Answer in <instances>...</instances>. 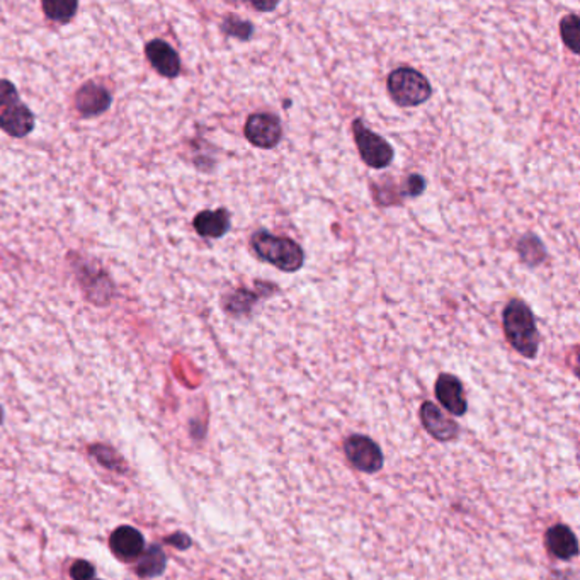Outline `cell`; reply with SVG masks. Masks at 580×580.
<instances>
[{
    "label": "cell",
    "mask_w": 580,
    "mask_h": 580,
    "mask_svg": "<svg viewBox=\"0 0 580 580\" xmlns=\"http://www.w3.org/2000/svg\"><path fill=\"white\" fill-rule=\"evenodd\" d=\"M19 103V92L11 80L0 78V106H13Z\"/></svg>",
    "instance_id": "603a6c76"
},
{
    "label": "cell",
    "mask_w": 580,
    "mask_h": 580,
    "mask_svg": "<svg viewBox=\"0 0 580 580\" xmlns=\"http://www.w3.org/2000/svg\"><path fill=\"white\" fill-rule=\"evenodd\" d=\"M244 135L250 145L270 150L281 142L283 125L281 119L272 113H254L247 117Z\"/></svg>",
    "instance_id": "8992f818"
},
{
    "label": "cell",
    "mask_w": 580,
    "mask_h": 580,
    "mask_svg": "<svg viewBox=\"0 0 580 580\" xmlns=\"http://www.w3.org/2000/svg\"><path fill=\"white\" fill-rule=\"evenodd\" d=\"M258 293L240 288V290L233 291L232 295L225 298L223 309L227 310L233 317H242V315L250 313V310L258 303Z\"/></svg>",
    "instance_id": "e0dca14e"
},
{
    "label": "cell",
    "mask_w": 580,
    "mask_h": 580,
    "mask_svg": "<svg viewBox=\"0 0 580 580\" xmlns=\"http://www.w3.org/2000/svg\"><path fill=\"white\" fill-rule=\"evenodd\" d=\"M111 94L97 82L84 84L76 94V107L80 117H94L104 115L111 107Z\"/></svg>",
    "instance_id": "30bf717a"
},
{
    "label": "cell",
    "mask_w": 580,
    "mask_h": 580,
    "mask_svg": "<svg viewBox=\"0 0 580 580\" xmlns=\"http://www.w3.org/2000/svg\"><path fill=\"white\" fill-rule=\"evenodd\" d=\"M194 230L205 239H221L232 227L230 211L225 208L199 211L193 219Z\"/></svg>",
    "instance_id": "4fadbf2b"
},
{
    "label": "cell",
    "mask_w": 580,
    "mask_h": 580,
    "mask_svg": "<svg viewBox=\"0 0 580 580\" xmlns=\"http://www.w3.org/2000/svg\"><path fill=\"white\" fill-rule=\"evenodd\" d=\"M544 546L550 556L570 562L579 555V542L567 524H554L544 533Z\"/></svg>",
    "instance_id": "8fae6325"
},
{
    "label": "cell",
    "mask_w": 580,
    "mask_h": 580,
    "mask_svg": "<svg viewBox=\"0 0 580 580\" xmlns=\"http://www.w3.org/2000/svg\"><path fill=\"white\" fill-rule=\"evenodd\" d=\"M2 421H4V412H2V407H0V424H2Z\"/></svg>",
    "instance_id": "83f0119b"
},
{
    "label": "cell",
    "mask_w": 580,
    "mask_h": 580,
    "mask_svg": "<svg viewBox=\"0 0 580 580\" xmlns=\"http://www.w3.org/2000/svg\"><path fill=\"white\" fill-rule=\"evenodd\" d=\"M147 60L166 78H176L181 74V58L164 39H152L145 46Z\"/></svg>",
    "instance_id": "9c48e42d"
},
{
    "label": "cell",
    "mask_w": 580,
    "mask_h": 580,
    "mask_svg": "<svg viewBox=\"0 0 580 580\" xmlns=\"http://www.w3.org/2000/svg\"><path fill=\"white\" fill-rule=\"evenodd\" d=\"M89 452H91L92 458L104 468L117 472V473H127V468H128L127 462L111 446L97 443V444H92Z\"/></svg>",
    "instance_id": "d6986e66"
},
{
    "label": "cell",
    "mask_w": 580,
    "mask_h": 580,
    "mask_svg": "<svg viewBox=\"0 0 580 580\" xmlns=\"http://www.w3.org/2000/svg\"><path fill=\"white\" fill-rule=\"evenodd\" d=\"M41 9L46 15V19H50L53 23H58V25H66L68 21H72L76 17L78 2H74V0H45L41 4Z\"/></svg>",
    "instance_id": "2e32d148"
},
{
    "label": "cell",
    "mask_w": 580,
    "mask_h": 580,
    "mask_svg": "<svg viewBox=\"0 0 580 580\" xmlns=\"http://www.w3.org/2000/svg\"><path fill=\"white\" fill-rule=\"evenodd\" d=\"M166 543L184 552V550H189V548H191L193 540H191L189 534H186V533H174V534H170V536L166 538Z\"/></svg>",
    "instance_id": "d4e9b609"
},
{
    "label": "cell",
    "mask_w": 580,
    "mask_h": 580,
    "mask_svg": "<svg viewBox=\"0 0 580 580\" xmlns=\"http://www.w3.org/2000/svg\"><path fill=\"white\" fill-rule=\"evenodd\" d=\"M552 580H579L574 570H555Z\"/></svg>",
    "instance_id": "484cf974"
},
{
    "label": "cell",
    "mask_w": 580,
    "mask_h": 580,
    "mask_svg": "<svg viewBox=\"0 0 580 580\" xmlns=\"http://www.w3.org/2000/svg\"><path fill=\"white\" fill-rule=\"evenodd\" d=\"M70 575L74 580H94L96 577V568L91 562L86 560H77L72 567H70Z\"/></svg>",
    "instance_id": "cb8c5ba5"
},
{
    "label": "cell",
    "mask_w": 580,
    "mask_h": 580,
    "mask_svg": "<svg viewBox=\"0 0 580 580\" xmlns=\"http://www.w3.org/2000/svg\"><path fill=\"white\" fill-rule=\"evenodd\" d=\"M427 182L421 174H411L405 182L402 184L400 194L403 198H417L426 191Z\"/></svg>",
    "instance_id": "7402d4cb"
},
{
    "label": "cell",
    "mask_w": 580,
    "mask_h": 580,
    "mask_svg": "<svg viewBox=\"0 0 580 580\" xmlns=\"http://www.w3.org/2000/svg\"><path fill=\"white\" fill-rule=\"evenodd\" d=\"M250 247L260 260L274 266L283 272H298L305 264V250L301 245L288 239L278 237L268 230H258L250 235Z\"/></svg>",
    "instance_id": "7a4b0ae2"
},
{
    "label": "cell",
    "mask_w": 580,
    "mask_h": 580,
    "mask_svg": "<svg viewBox=\"0 0 580 580\" xmlns=\"http://www.w3.org/2000/svg\"><path fill=\"white\" fill-rule=\"evenodd\" d=\"M219 29H221L223 35H227V36H230V38L242 39V41H249V39L252 38V35H254V26H252L249 21L240 19V17L235 15V14H229V15L221 21Z\"/></svg>",
    "instance_id": "44dd1931"
},
{
    "label": "cell",
    "mask_w": 580,
    "mask_h": 580,
    "mask_svg": "<svg viewBox=\"0 0 580 580\" xmlns=\"http://www.w3.org/2000/svg\"><path fill=\"white\" fill-rule=\"evenodd\" d=\"M109 548L123 562L137 560L145 550V538L138 529L119 526L109 536Z\"/></svg>",
    "instance_id": "7c38bea8"
},
{
    "label": "cell",
    "mask_w": 580,
    "mask_h": 580,
    "mask_svg": "<svg viewBox=\"0 0 580 580\" xmlns=\"http://www.w3.org/2000/svg\"><path fill=\"white\" fill-rule=\"evenodd\" d=\"M344 454L354 470L368 475L380 472L385 464V456L380 444L364 434H352L346 438Z\"/></svg>",
    "instance_id": "5b68a950"
},
{
    "label": "cell",
    "mask_w": 580,
    "mask_h": 580,
    "mask_svg": "<svg viewBox=\"0 0 580 580\" xmlns=\"http://www.w3.org/2000/svg\"><path fill=\"white\" fill-rule=\"evenodd\" d=\"M560 36L568 50L580 53V19L577 14H568L560 21Z\"/></svg>",
    "instance_id": "ffe728a7"
},
{
    "label": "cell",
    "mask_w": 580,
    "mask_h": 580,
    "mask_svg": "<svg viewBox=\"0 0 580 580\" xmlns=\"http://www.w3.org/2000/svg\"><path fill=\"white\" fill-rule=\"evenodd\" d=\"M250 5H252L254 9H258V11H262V13H271V11H274V9L278 7V2H271V4H268V2H266V4H259V2H252Z\"/></svg>",
    "instance_id": "4316f807"
},
{
    "label": "cell",
    "mask_w": 580,
    "mask_h": 580,
    "mask_svg": "<svg viewBox=\"0 0 580 580\" xmlns=\"http://www.w3.org/2000/svg\"><path fill=\"white\" fill-rule=\"evenodd\" d=\"M434 393L439 403L458 417H463L468 412V402L464 397V388L462 380L452 373H441L436 380Z\"/></svg>",
    "instance_id": "ba28073f"
},
{
    "label": "cell",
    "mask_w": 580,
    "mask_h": 580,
    "mask_svg": "<svg viewBox=\"0 0 580 580\" xmlns=\"http://www.w3.org/2000/svg\"><path fill=\"white\" fill-rule=\"evenodd\" d=\"M419 415L427 434L439 443H452L460 436V426L444 415L434 402H424L419 409Z\"/></svg>",
    "instance_id": "52a82bcc"
},
{
    "label": "cell",
    "mask_w": 580,
    "mask_h": 580,
    "mask_svg": "<svg viewBox=\"0 0 580 580\" xmlns=\"http://www.w3.org/2000/svg\"><path fill=\"white\" fill-rule=\"evenodd\" d=\"M504 334L511 348L521 356L534 360L540 351V332L533 310L523 300L513 298L503 311Z\"/></svg>",
    "instance_id": "6da1fadb"
},
{
    "label": "cell",
    "mask_w": 580,
    "mask_h": 580,
    "mask_svg": "<svg viewBox=\"0 0 580 580\" xmlns=\"http://www.w3.org/2000/svg\"><path fill=\"white\" fill-rule=\"evenodd\" d=\"M0 128L13 138H25L35 129V115L25 104H13L0 115Z\"/></svg>",
    "instance_id": "5bb4252c"
},
{
    "label": "cell",
    "mask_w": 580,
    "mask_h": 580,
    "mask_svg": "<svg viewBox=\"0 0 580 580\" xmlns=\"http://www.w3.org/2000/svg\"><path fill=\"white\" fill-rule=\"evenodd\" d=\"M387 91L400 107H417L427 103L432 96L431 82L412 66H399L390 72Z\"/></svg>",
    "instance_id": "3957f363"
},
{
    "label": "cell",
    "mask_w": 580,
    "mask_h": 580,
    "mask_svg": "<svg viewBox=\"0 0 580 580\" xmlns=\"http://www.w3.org/2000/svg\"><path fill=\"white\" fill-rule=\"evenodd\" d=\"M166 567H168V555L158 544H152L147 550H143V554L137 558L135 574L142 579H154L162 575Z\"/></svg>",
    "instance_id": "9a60e30c"
},
{
    "label": "cell",
    "mask_w": 580,
    "mask_h": 580,
    "mask_svg": "<svg viewBox=\"0 0 580 580\" xmlns=\"http://www.w3.org/2000/svg\"><path fill=\"white\" fill-rule=\"evenodd\" d=\"M352 137H354L360 157L368 168L380 170V168H387L393 162V157H395L393 147L382 135L368 128L360 117L352 121Z\"/></svg>",
    "instance_id": "277c9868"
},
{
    "label": "cell",
    "mask_w": 580,
    "mask_h": 580,
    "mask_svg": "<svg viewBox=\"0 0 580 580\" xmlns=\"http://www.w3.org/2000/svg\"><path fill=\"white\" fill-rule=\"evenodd\" d=\"M517 252H519V256L523 259V262H526L531 268L542 264L544 258H546V250H544V247H543L542 240H540L536 235H533V233L524 235V237L519 240Z\"/></svg>",
    "instance_id": "ac0fdd59"
}]
</instances>
